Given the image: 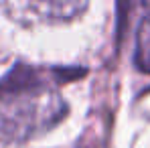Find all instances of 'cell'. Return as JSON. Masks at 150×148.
<instances>
[{
    "label": "cell",
    "instance_id": "1",
    "mask_svg": "<svg viewBox=\"0 0 150 148\" xmlns=\"http://www.w3.org/2000/svg\"><path fill=\"white\" fill-rule=\"evenodd\" d=\"M83 73V69L14 63L0 77V144L23 142L59 124L67 114L59 85Z\"/></svg>",
    "mask_w": 150,
    "mask_h": 148
},
{
    "label": "cell",
    "instance_id": "2",
    "mask_svg": "<svg viewBox=\"0 0 150 148\" xmlns=\"http://www.w3.org/2000/svg\"><path fill=\"white\" fill-rule=\"evenodd\" d=\"M4 8L16 21H37V23H57L81 14L87 2L81 0H53V2H6Z\"/></svg>",
    "mask_w": 150,
    "mask_h": 148
},
{
    "label": "cell",
    "instance_id": "3",
    "mask_svg": "<svg viewBox=\"0 0 150 148\" xmlns=\"http://www.w3.org/2000/svg\"><path fill=\"white\" fill-rule=\"evenodd\" d=\"M136 67L144 73H150V12L142 18L136 33V53H134Z\"/></svg>",
    "mask_w": 150,
    "mask_h": 148
}]
</instances>
